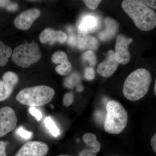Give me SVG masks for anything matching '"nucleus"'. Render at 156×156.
I'll return each mask as SVG.
<instances>
[{
  "label": "nucleus",
  "mask_w": 156,
  "mask_h": 156,
  "mask_svg": "<svg viewBox=\"0 0 156 156\" xmlns=\"http://www.w3.org/2000/svg\"><path fill=\"white\" fill-rule=\"evenodd\" d=\"M122 6L123 10L140 30L147 31L155 27V12L140 1L125 0L123 1Z\"/></svg>",
  "instance_id": "obj_1"
},
{
  "label": "nucleus",
  "mask_w": 156,
  "mask_h": 156,
  "mask_svg": "<svg viewBox=\"0 0 156 156\" xmlns=\"http://www.w3.org/2000/svg\"><path fill=\"white\" fill-rule=\"evenodd\" d=\"M152 81L151 73L145 69L134 71L126 78L123 87L124 96L128 100H140L147 93Z\"/></svg>",
  "instance_id": "obj_2"
},
{
  "label": "nucleus",
  "mask_w": 156,
  "mask_h": 156,
  "mask_svg": "<svg viewBox=\"0 0 156 156\" xmlns=\"http://www.w3.org/2000/svg\"><path fill=\"white\" fill-rule=\"evenodd\" d=\"M107 114L104 128L109 134H118L122 132L128 122V113L116 100L109 101L106 105Z\"/></svg>",
  "instance_id": "obj_3"
},
{
  "label": "nucleus",
  "mask_w": 156,
  "mask_h": 156,
  "mask_svg": "<svg viewBox=\"0 0 156 156\" xmlns=\"http://www.w3.org/2000/svg\"><path fill=\"white\" fill-rule=\"evenodd\" d=\"M54 89L47 86L28 87L22 89L16 97V100L24 105L30 107L45 105L53 99Z\"/></svg>",
  "instance_id": "obj_4"
},
{
  "label": "nucleus",
  "mask_w": 156,
  "mask_h": 156,
  "mask_svg": "<svg viewBox=\"0 0 156 156\" xmlns=\"http://www.w3.org/2000/svg\"><path fill=\"white\" fill-rule=\"evenodd\" d=\"M41 56L38 45L33 41L16 47L12 53V59L18 66L27 68L39 61Z\"/></svg>",
  "instance_id": "obj_5"
},
{
  "label": "nucleus",
  "mask_w": 156,
  "mask_h": 156,
  "mask_svg": "<svg viewBox=\"0 0 156 156\" xmlns=\"http://www.w3.org/2000/svg\"><path fill=\"white\" fill-rule=\"evenodd\" d=\"M133 39L120 34L117 37L115 47V55L119 64H128L131 59V54L128 47L133 42Z\"/></svg>",
  "instance_id": "obj_6"
},
{
  "label": "nucleus",
  "mask_w": 156,
  "mask_h": 156,
  "mask_svg": "<svg viewBox=\"0 0 156 156\" xmlns=\"http://www.w3.org/2000/svg\"><path fill=\"white\" fill-rule=\"evenodd\" d=\"M17 122V115L13 109L9 106L0 109V137L13 131Z\"/></svg>",
  "instance_id": "obj_7"
},
{
  "label": "nucleus",
  "mask_w": 156,
  "mask_h": 156,
  "mask_svg": "<svg viewBox=\"0 0 156 156\" xmlns=\"http://www.w3.org/2000/svg\"><path fill=\"white\" fill-rule=\"evenodd\" d=\"M48 151L49 147L45 143L28 141L20 147L15 156H45Z\"/></svg>",
  "instance_id": "obj_8"
},
{
  "label": "nucleus",
  "mask_w": 156,
  "mask_h": 156,
  "mask_svg": "<svg viewBox=\"0 0 156 156\" xmlns=\"http://www.w3.org/2000/svg\"><path fill=\"white\" fill-rule=\"evenodd\" d=\"M18 82L19 78L14 73L7 72L3 75L2 80H0V101L10 97Z\"/></svg>",
  "instance_id": "obj_9"
},
{
  "label": "nucleus",
  "mask_w": 156,
  "mask_h": 156,
  "mask_svg": "<svg viewBox=\"0 0 156 156\" xmlns=\"http://www.w3.org/2000/svg\"><path fill=\"white\" fill-rule=\"evenodd\" d=\"M40 15L41 11L39 9H29L22 12L16 17L14 20V25L20 30H27L40 17Z\"/></svg>",
  "instance_id": "obj_10"
},
{
  "label": "nucleus",
  "mask_w": 156,
  "mask_h": 156,
  "mask_svg": "<svg viewBox=\"0 0 156 156\" xmlns=\"http://www.w3.org/2000/svg\"><path fill=\"white\" fill-rule=\"evenodd\" d=\"M119 65L115 57L114 51L109 50L104 60L98 64L97 72L104 77H109L114 73Z\"/></svg>",
  "instance_id": "obj_11"
},
{
  "label": "nucleus",
  "mask_w": 156,
  "mask_h": 156,
  "mask_svg": "<svg viewBox=\"0 0 156 156\" xmlns=\"http://www.w3.org/2000/svg\"><path fill=\"white\" fill-rule=\"evenodd\" d=\"M77 44L78 48L82 50H97L99 45L98 41L89 34V32L81 25L78 27Z\"/></svg>",
  "instance_id": "obj_12"
},
{
  "label": "nucleus",
  "mask_w": 156,
  "mask_h": 156,
  "mask_svg": "<svg viewBox=\"0 0 156 156\" xmlns=\"http://www.w3.org/2000/svg\"><path fill=\"white\" fill-rule=\"evenodd\" d=\"M39 38L43 44L53 45L57 41L63 44L67 41V37L65 33L62 31L47 28L42 32Z\"/></svg>",
  "instance_id": "obj_13"
},
{
  "label": "nucleus",
  "mask_w": 156,
  "mask_h": 156,
  "mask_svg": "<svg viewBox=\"0 0 156 156\" xmlns=\"http://www.w3.org/2000/svg\"><path fill=\"white\" fill-rule=\"evenodd\" d=\"M83 140L94 153L97 154L100 151L101 147V144L97 140V136L95 134L92 133H86L83 136Z\"/></svg>",
  "instance_id": "obj_14"
},
{
  "label": "nucleus",
  "mask_w": 156,
  "mask_h": 156,
  "mask_svg": "<svg viewBox=\"0 0 156 156\" xmlns=\"http://www.w3.org/2000/svg\"><path fill=\"white\" fill-rule=\"evenodd\" d=\"M98 24V20L95 16L87 15L83 17L79 25L87 29L89 32L96 29Z\"/></svg>",
  "instance_id": "obj_15"
},
{
  "label": "nucleus",
  "mask_w": 156,
  "mask_h": 156,
  "mask_svg": "<svg viewBox=\"0 0 156 156\" xmlns=\"http://www.w3.org/2000/svg\"><path fill=\"white\" fill-rule=\"evenodd\" d=\"M12 54V49L0 41V66H4L7 64Z\"/></svg>",
  "instance_id": "obj_16"
},
{
  "label": "nucleus",
  "mask_w": 156,
  "mask_h": 156,
  "mask_svg": "<svg viewBox=\"0 0 156 156\" xmlns=\"http://www.w3.org/2000/svg\"><path fill=\"white\" fill-rule=\"evenodd\" d=\"M114 23V22H111V19L105 20V24L106 23L108 27L106 30L100 34V37L101 40H105L113 36L116 29V23Z\"/></svg>",
  "instance_id": "obj_17"
},
{
  "label": "nucleus",
  "mask_w": 156,
  "mask_h": 156,
  "mask_svg": "<svg viewBox=\"0 0 156 156\" xmlns=\"http://www.w3.org/2000/svg\"><path fill=\"white\" fill-rule=\"evenodd\" d=\"M45 126L53 136L56 137L60 134V131L50 117L46 118L44 120Z\"/></svg>",
  "instance_id": "obj_18"
},
{
  "label": "nucleus",
  "mask_w": 156,
  "mask_h": 156,
  "mask_svg": "<svg viewBox=\"0 0 156 156\" xmlns=\"http://www.w3.org/2000/svg\"><path fill=\"white\" fill-rule=\"evenodd\" d=\"M72 69V65L69 60L65 62L60 65L56 66V70L58 74L61 76H66L69 74Z\"/></svg>",
  "instance_id": "obj_19"
},
{
  "label": "nucleus",
  "mask_w": 156,
  "mask_h": 156,
  "mask_svg": "<svg viewBox=\"0 0 156 156\" xmlns=\"http://www.w3.org/2000/svg\"><path fill=\"white\" fill-rule=\"evenodd\" d=\"M82 59L84 61L89 62L90 66H94L97 62V59L95 53L92 50H88L83 54Z\"/></svg>",
  "instance_id": "obj_20"
},
{
  "label": "nucleus",
  "mask_w": 156,
  "mask_h": 156,
  "mask_svg": "<svg viewBox=\"0 0 156 156\" xmlns=\"http://www.w3.org/2000/svg\"><path fill=\"white\" fill-rule=\"evenodd\" d=\"M68 60L67 54L63 51H57L52 55V61L55 64H62Z\"/></svg>",
  "instance_id": "obj_21"
},
{
  "label": "nucleus",
  "mask_w": 156,
  "mask_h": 156,
  "mask_svg": "<svg viewBox=\"0 0 156 156\" xmlns=\"http://www.w3.org/2000/svg\"><path fill=\"white\" fill-rule=\"evenodd\" d=\"M0 6L11 11H16L18 8L17 3L12 2L10 1H0Z\"/></svg>",
  "instance_id": "obj_22"
},
{
  "label": "nucleus",
  "mask_w": 156,
  "mask_h": 156,
  "mask_svg": "<svg viewBox=\"0 0 156 156\" xmlns=\"http://www.w3.org/2000/svg\"><path fill=\"white\" fill-rule=\"evenodd\" d=\"M74 100V93L73 92H68L64 95L63 98V104L65 106H70L73 102Z\"/></svg>",
  "instance_id": "obj_23"
},
{
  "label": "nucleus",
  "mask_w": 156,
  "mask_h": 156,
  "mask_svg": "<svg viewBox=\"0 0 156 156\" xmlns=\"http://www.w3.org/2000/svg\"><path fill=\"white\" fill-rule=\"evenodd\" d=\"M17 134L23 138L30 139L33 136V132L25 130L22 126H20L17 130Z\"/></svg>",
  "instance_id": "obj_24"
},
{
  "label": "nucleus",
  "mask_w": 156,
  "mask_h": 156,
  "mask_svg": "<svg viewBox=\"0 0 156 156\" xmlns=\"http://www.w3.org/2000/svg\"><path fill=\"white\" fill-rule=\"evenodd\" d=\"M85 77L88 80H92L95 78V71L92 67H87L85 70Z\"/></svg>",
  "instance_id": "obj_25"
},
{
  "label": "nucleus",
  "mask_w": 156,
  "mask_h": 156,
  "mask_svg": "<svg viewBox=\"0 0 156 156\" xmlns=\"http://www.w3.org/2000/svg\"><path fill=\"white\" fill-rule=\"evenodd\" d=\"M101 1L99 0H85L83 1V2L86 5L89 9L92 10H95L97 9L98 5L100 4Z\"/></svg>",
  "instance_id": "obj_26"
},
{
  "label": "nucleus",
  "mask_w": 156,
  "mask_h": 156,
  "mask_svg": "<svg viewBox=\"0 0 156 156\" xmlns=\"http://www.w3.org/2000/svg\"><path fill=\"white\" fill-rule=\"evenodd\" d=\"M29 112L33 116L35 117L38 121H40L42 118V114L39 110L37 109L34 107H30Z\"/></svg>",
  "instance_id": "obj_27"
},
{
  "label": "nucleus",
  "mask_w": 156,
  "mask_h": 156,
  "mask_svg": "<svg viewBox=\"0 0 156 156\" xmlns=\"http://www.w3.org/2000/svg\"><path fill=\"white\" fill-rule=\"evenodd\" d=\"M79 156H96V154L90 149H85L79 153Z\"/></svg>",
  "instance_id": "obj_28"
},
{
  "label": "nucleus",
  "mask_w": 156,
  "mask_h": 156,
  "mask_svg": "<svg viewBox=\"0 0 156 156\" xmlns=\"http://www.w3.org/2000/svg\"><path fill=\"white\" fill-rule=\"evenodd\" d=\"M140 2L151 9H156V1H140Z\"/></svg>",
  "instance_id": "obj_29"
},
{
  "label": "nucleus",
  "mask_w": 156,
  "mask_h": 156,
  "mask_svg": "<svg viewBox=\"0 0 156 156\" xmlns=\"http://www.w3.org/2000/svg\"><path fill=\"white\" fill-rule=\"evenodd\" d=\"M6 146L5 142L0 141V156H7L5 152Z\"/></svg>",
  "instance_id": "obj_30"
},
{
  "label": "nucleus",
  "mask_w": 156,
  "mask_h": 156,
  "mask_svg": "<svg viewBox=\"0 0 156 156\" xmlns=\"http://www.w3.org/2000/svg\"><path fill=\"white\" fill-rule=\"evenodd\" d=\"M68 42L70 45H72V46H76L77 44V40L74 36H71L68 40Z\"/></svg>",
  "instance_id": "obj_31"
},
{
  "label": "nucleus",
  "mask_w": 156,
  "mask_h": 156,
  "mask_svg": "<svg viewBox=\"0 0 156 156\" xmlns=\"http://www.w3.org/2000/svg\"><path fill=\"white\" fill-rule=\"evenodd\" d=\"M151 145L153 148V149L154 152L155 153H156V134H155L152 137L151 140Z\"/></svg>",
  "instance_id": "obj_32"
},
{
  "label": "nucleus",
  "mask_w": 156,
  "mask_h": 156,
  "mask_svg": "<svg viewBox=\"0 0 156 156\" xmlns=\"http://www.w3.org/2000/svg\"><path fill=\"white\" fill-rule=\"evenodd\" d=\"M83 86L79 85L77 87L76 90L78 92H81L83 91Z\"/></svg>",
  "instance_id": "obj_33"
},
{
  "label": "nucleus",
  "mask_w": 156,
  "mask_h": 156,
  "mask_svg": "<svg viewBox=\"0 0 156 156\" xmlns=\"http://www.w3.org/2000/svg\"><path fill=\"white\" fill-rule=\"evenodd\" d=\"M156 80L155 82L154 87V92L155 95H156Z\"/></svg>",
  "instance_id": "obj_34"
},
{
  "label": "nucleus",
  "mask_w": 156,
  "mask_h": 156,
  "mask_svg": "<svg viewBox=\"0 0 156 156\" xmlns=\"http://www.w3.org/2000/svg\"><path fill=\"white\" fill-rule=\"evenodd\" d=\"M50 106H51V108L53 109L54 108V106L53 105L50 104Z\"/></svg>",
  "instance_id": "obj_35"
},
{
  "label": "nucleus",
  "mask_w": 156,
  "mask_h": 156,
  "mask_svg": "<svg viewBox=\"0 0 156 156\" xmlns=\"http://www.w3.org/2000/svg\"><path fill=\"white\" fill-rule=\"evenodd\" d=\"M58 156H69L65 155H59Z\"/></svg>",
  "instance_id": "obj_36"
},
{
  "label": "nucleus",
  "mask_w": 156,
  "mask_h": 156,
  "mask_svg": "<svg viewBox=\"0 0 156 156\" xmlns=\"http://www.w3.org/2000/svg\"></svg>",
  "instance_id": "obj_37"
}]
</instances>
